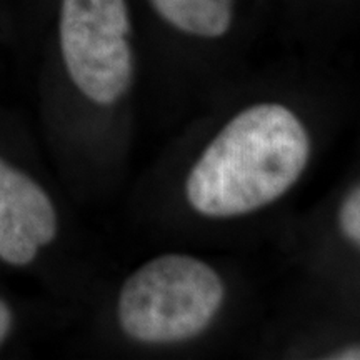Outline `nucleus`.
Listing matches in <instances>:
<instances>
[{"mask_svg":"<svg viewBox=\"0 0 360 360\" xmlns=\"http://www.w3.org/2000/svg\"><path fill=\"white\" fill-rule=\"evenodd\" d=\"M127 0H60L58 47L72 84L98 105L129 92L135 74Z\"/></svg>","mask_w":360,"mask_h":360,"instance_id":"nucleus-3","label":"nucleus"},{"mask_svg":"<svg viewBox=\"0 0 360 360\" xmlns=\"http://www.w3.org/2000/svg\"><path fill=\"white\" fill-rule=\"evenodd\" d=\"M330 359H340V360H360V347H349L344 350H339Z\"/></svg>","mask_w":360,"mask_h":360,"instance_id":"nucleus-8","label":"nucleus"},{"mask_svg":"<svg viewBox=\"0 0 360 360\" xmlns=\"http://www.w3.org/2000/svg\"><path fill=\"white\" fill-rule=\"evenodd\" d=\"M310 159L302 120L282 103L238 112L215 135L188 172L186 197L197 214L240 217L285 195Z\"/></svg>","mask_w":360,"mask_h":360,"instance_id":"nucleus-1","label":"nucleus"},{"mask_svg":"<svg viewBox=\"0 0 360 360\" xmlns=\"http://www.w3.org/2000/svg\"><path fill=\"white\" fill-rule=\"evenodd\" d=\"M162 27L193 44H220L236 30L240 0H147Z\"/></svg>","mask_w":360,"mask_h":360,"instance_id":"nucleus-5","label":"nucleus"},{"mask_svg":"<svg viewBox=\"0 0 360 360\" xmlns=\"http://www.w3.org/2000/svg\"><path fill=\"white\" fill-rule=\"evenodd\" d=\"M13 326V312L6 300L0 297V345L6 342Z\"/></svg>","mask_w":360,"mask_h":360,"instance_id":"nucleus-7","label":"nucleus"},{"mask_svg":"<svg viewBox=\"0 0 360 360\" xmlns=\"http://www.w3.org/2000/svg\"><path fill=\"white\" fill-rule=\"evenodd\" d=\"M222 277L204 260L165 254L125 278L117 299V321L141 344H177L200 335L222 309Z\"/></svg>","mask_w":360,"mask_h":360,"instance_id":"nucleus-2","label":"nucleus"},{"mask_svg":"<svg viewBox=\"0 0 360 360\" xmlns=\"http://www.w3.org/2000/svg\"><path fill=\"white\" fill-rule=\"evenodd\" d=\"M57 232V210L45 188L0 157V260L25 267L56 240Z\"/></svg>","mask_w":360,"mask_h":360,"instance_id":"nucleus-4","label":"nucleus"},{"mask_svg":"<svg viewBox=\"0 0 360 360\" xmlns=\"http://www.w3.org/2000/svg\"><path fill=\"white\" fill-rule=\"evenodd\" d=\"M339 224L342 232L360 245V187L355 188L342 204Z\"/></svg>","mask_w":360,"mask_h":360,"instance_id":"nucleus-6","label":"nucleus"}]
</instances>
